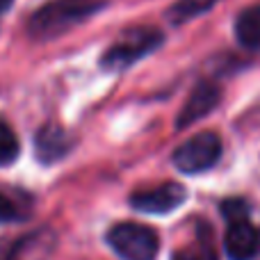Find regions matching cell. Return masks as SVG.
I'll list each match as a JSON object with an SVG mask.
<instances>
[{"mask_svg": "<svg viewBox=\"0 0 260 260\" xmlns=\"http://www.w3.org/2000/svg\"><path fill=\"white\" fill-rule=\"evenodd\" d=\"M12 3H14V0H0V14L7 12V9L12 7Z\"/></svg>", "mask_w": 260, "mask_h": 260, "instance_id": "9a60e30c", "label": "cell"}, {"mask_svg": "<svg viewBox=\"0 0 260 260\" xmlns=\"http://www.w3.org/2000/svg\"><path fill=\"white\" fill-rule=\"evenodd\" d=\"M114 253L121 260H155L160 249V238L146 224L137 221H119L105 235Z\"/></svg>", "mask_w": 260, "mask_h": 260, "instance_id": "277c9868", "label": "cell"}, {"mask_svg": "<svg viewBox=\"0 0 260 260\" xmlns=\"http://www.w3.org/2000/svg\"><path fill=\"white\" fill-rule=\"evenodd\" d=\"M221 101V87L212 80H201L197 87L192 89V94L187 96L183 110L176 117V130H185L192 123L201 121L203 117L212 112Z\"/></svg>", "mask_w": 260, "mask_h": 260, "instance_id": "52a82bcc", "label": "cell"}, {"mask_svg": "<svg viewBox=\"0 0 260 260\" xmlns=\"http://www.w3.org/2000/svg\"><path fill=\"white\" fill-rule=\"evenodd\" d=\"M18 153H21V142H18L16 133L5 119H0V167L16 162Z\"/></svg>", "mask_w": 260, "mask_h": 260, "instance_id": "5bb4252c", "label": "cell"}, {"mask_svg": "<svg viewBox=\"0 0 260 260\" xmlns=\"http://www.w3.org/2000/svg\"><path fill=\"white\" fill-rule=\"evenodd\" d=\"M55 247H57V233L50 226H44L35 233L14 240L0 260H48Z\"/></svg>", "mask_w": 260, "mask_h": 260, "instance_id": "9c48e42d", "label": "cell"}, {"mask_svg": "<svg viewBox=\"0 0 260 260\" xmlns=\"http://www.w3.org/2000/svg\"><path fill=\"white\" fill-rule=\"evenodd\" d=\"M108 7V0H50L27 18V35L37 41L57 39Z\"/></svg>", "mask_w": 260, "mask_h": 260, "instance_id": "6da1fadb", "label": "cell"}, {"mask_svg": "<svg viewBox=\"0 0 260 260\" xmlns=\"http://www.w3.org/2000/svg\"><path fill=\"white\" fill-rule=\"evenodd\" d=\"M165 41V35L157 27H130L126 30L101 57V69L105 71H126L135 62L144 59L146 55H151L153 50H157Z\"/></svg>", "mask_w": 260, "mask_h": 260, "instance_id": "3957f363", "label": "cell"}, {"mask_svg": "<svg viewBox=\"0 0 260 260\" xmlns=\"http://www.w3.org/2000/svg\"><path fill=\"white\" fill-rule=\"evenodd\" d=\"M171 260H219L215 247H212V242H210V231H208V226L199 231V235L192 242H187L183 249L171 253Z\"/></svg>", "mask_w": 260, "mask_h": 260, "instance_id": "7c38bea8", "label": "cell"}, {"mask_svg": "<svg viewBox=\"0 0 260 260\" xmlns=\"http://www.w3.org/2000/svg\"><path fill=\"white\" fill-rule=\"evenodd\" d=\"M217 3H219V0H176L167 16H169L171 23L180 25V23H187V21H192V18L206 14L208 9H212Z\"/></svg>", "mask_w": 260, "mask_h": 260, "instance_id": "4fadbf2b", "label": "cell"}, {"mask_svg": "<svg viewBox=\"0 0 260 260\" xmlns=\"http://www.w3.org/2000/svg\"><path fill=\"white\" fill-rule=\"evenodd\" d=\"M73 146L76 139L71 137V133L55 121L44 123L35 135V153L41 165H55L64 160L73 151Z\"/></svg>", "mask_w": 260, "mask_h": 260, "instance_id": "ba28073f", "label": "cell"}, {"mask_svg": "<svg viewBox=\"0 0 260 260\" xmlns=\"http://www.w3.org/2000/svg\"><path fill=\"white\" fill-rule=\"evenodd\" d=\"M35 199L23 189L0 187V224H18L32 217Z\"/></svg>", "mask_w": 260, "mask_h": 260, "instance_id": "30bf717a", "label": "cell"}, {"mask_svg": "<svg viewBox=\"0 0 260 260\" xmlns=\"http://www.w3.org/2000/svg\"><path fill=\"white\" fill-rule=\"evenodd\" d=\"M226 235L224 249L229 260H256L260 256V229L249 219V206L244 199H226L221 203Z\"/></svg>", "mask_w": 260, "mask_h": 260, "instance_id": "7a4b0ae2", "label": "cell"}, {"mask_svg": "<svg viewBox=\"0 0 260 260\" xmlns=\"http://www.w3.org/2000/svg\"><path fill=\"white\" fill-rule=\"evenodd\" d=\"M235 37L249 50H260V5L244 9L235 21Z\"/></svg>", "mask_w": 260, "mask_h": 260, "instance_id": "8fae6325", "label": "cell"}, {"mask_svg": "<svg viewBox=\"0 0 260 260\" xmlns=\"http://www.w3.org/2000/svg\"><path fill=\"white\" fill-rule=\"evenodd\" d=\"M185 201H187V189L174 180H167L148 189H137L130 197V206L146 215H169Z\"/></svg>", "mask_w": 260, "mask_h": 260, "instance_id": "8992f818", "label": "cell"}, {"mask_svg": "<svg viewBox=\"0 0 260 260\" xmlns=\"http://www.w3.org/2000/svg\"><path fill=\"white\" fill-rule=\"evenodd\" d=\"M221 137L212 130H203V133L189 137L187 142H183L178 148L174 151V167L180 171V174H203V171L212 169V167L219 162L221 157Z\"/></svg>", "mask_w": 260, "mask_h": 260, "instance_id": "5b68a950", "label": "cell"}]
</instances>
